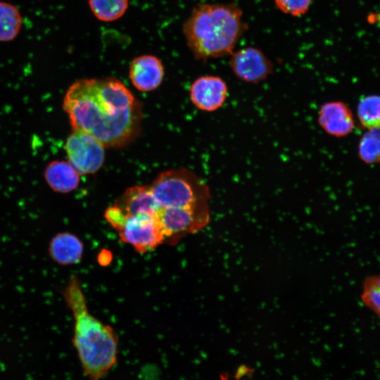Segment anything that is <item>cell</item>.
<instances>
[{
    "label": "cell",
    "instance_id": "5",
    "mask_svg": "<svg viewBox=\"0 0 380 380\" xmlns=\"http://www.w3.org/2000/svg\"><path fill=\"white\" fill-rule=\"evenodd\" d=\"M156 219L164 243L173 246L184 236L198 232L210 222V208H178L158 207Z\"/></svg>",
    "mask_w": 380,
    "mask_h": 380
},
{
    "label": "cell",
    "instance_id": "22",
    "mask_svg": "<svg viewBox=\"0 0 380 380\" xmlns=\"http://www.w3.org/2000/svg\"><path fill=\"white\" fill-rule=\"evenodd\" d=\"M367 20L372 25H380V12L371 13L367 15Z\"/></svg>",
    "mask_w": 380,
    "mask_h": 380
},
{
    "label": "cell",
    "instance_id": "8",
    "mask_svg": "<svg viewBox=\"0 0 380 380\" xmlns=\"http://www.w3.org/2000/svg\"><path fill=\"white\" fill-rule=\"evenodd\" d=\"M229 67L236 78L252 84L265 81L274 72L272 61L254 46L234 51L230 55Z\"/></svg>",
    "mask_w": 380,
    "mask_h": 380
},
{
    "label": "cell",
    "instance_id": "11",
    "mask_svg": "<svg viewBox=\"0 0 380 380\" xmlns=\"http://www.w3.org/2000/svg\"><path fill=\"white\" fill-rule=\"evenodd\" d=\"M165 70L161 61L153 55L134 58L129 66V75L135 88L141 91L157 89L163 82Z\"/></svg>",
    "mask_w": 380,
    "mask_h": 380
},
{
    "label": "cell",
    "instance_id": "7",
    "mask_svg": "<svg viewBox=\"0 0 380 380\" xmlns=\"http://www.w3.org/2000/svg\"><path fill=\"white\" fill-rule=\"evenodd\" d=\"M126 216L123 226L117 232L121 241L131 245L140 253L153 251L164 243V237L156 216Z\"/></svg>",
    "mask_w": 380,
    "mask_h": 380
},
{
    "label": "cell",
    "instance_id": "18",
    "mask_svg": "<svg viewBox=\"0 0 380 380\" xmlns=\"http://www.w3.org/2000/svg\"><path fill=\"white\" fill-rule=\"evenodd\" d=\"M360 159L367 164L380 163V129H368L358 145Z\"/></svg>",
    "mask_w": 380,
    "mask_h": 380
},
{
    "label": "cell",
    "instance_id": "16",
    "mask_svg": "<svg viewBox=\"0 0 380 380\" xmlns=\"http://www.w3.org/2000/svg\"><path fill=\"white\" fill-rule=\"evenodd\" d=\"M88 4L98 20L112 22L125 13L129 6V0H88Z\"/></svg>",
    "mask_w": 380,
    "mask_h": 380
},
{
    "label": "cell",
    "instance_id": "19",
    "mask_svg": "<svg viewBox=\"0 0 380 380\" xmlns=\"http://www.w3.org/2000/svg\"><path fill=\"white\" fill-rule=\"evenodd\" d=\"M361 300L366 307L380 318V274L365 278L362 284Z\"/></svg>",
    "mask_w": 380,
    "mask_h": 380
},
{
    "label": "cell",
    "instance_id": "21",
    "mask_svg": "<svg viewBox=\"0 0 380 380\" xmlns=\"http://www.w3.org/2000/svg\"><path fill=\"white\" fill-rule=\"evenodd\" d=\"M111 253L108 251L103 250L99 256V263L102 265H106L111 261Z\"/></svg>",
    "mask_w": 380,
    "mask_h": 380
},
{
    "label": "cell",
    "instance_id": "17",
    "mask_svg": "<svg viewBox=\"0 0 380 380\" xmlns=\"http://www.w3.org/2000/svg\"><path fill=\"white\" fill-rule=\"evenodd\" d=\"M357 115L365 128L380 129V96L368 95L361 99L357 105Z\"/></svg>",
    "mask_w": 380,
    "mask_h": 380
},
{
    "label": "cell",
    "instance_id": "12",
    "mask_svg": "<svg viewBox=\"0 0 380 380\" xmlns=\"http://www.w3.org/2000/svg\"><path fill=\"white\" fill-rule=\"evenodd\" d=\"M115 204L127 216H156L158 205L149 185H135L127 189Z\"/></svg>",
    "mask_w": 380,
    "mask_h": 380
},
{
    "label": "cell",
    "instance_id": "14",
    "mask_svg": "<svg viewBox=\"0 0 380 380\" xmlns=\"http://www.w3.org/2000/svg\"><path fill=\"white\" fill-rule=\"evenodd\" d=\"M44 178L51 189L66 194L75 190L80 184V175L72 166L64 160L49 163L44 170Z\"/></svg>",
    "mask_w": 380,
    "mask_h": 380
},
{
    "label": "cell",
    "instance_id": "9",
    "mask_svg": "<svg viewBox=\"0 0 380 380\" xmlns=\"http://www.w3.org/2000/svg\"><path fill=\"white\" fill-rule=\"evenodd\" d=\"M229 87L226 81L217 75H203L191 84L189 96L192 104L204 112H214L226 103Z\"/></svg>",
    "mask_w": 380,
    "mask_h": 380
},
{
    "label": "cell",
    "instance_id": "6",
    "mask_svg": "<svg viewBox=\"0 0 380 380\" xmlns=\"http://www.w3.org/2000/svg\"><path fill=\"white\" fill-rule=\"evenodd\" d=\"M104 148L95 137L80 130H73L65 144L68 162L80 175L94 174L102 167Z\"/></svg>",
    "mask_w": 380,
    "mask_h": 380
},
{
    "label": "cell",
    "instance_id": "10",
    "mask_svg": "<svg viewBox=\"0 0 380 380\" xmlns=\"http://www.w3.org/2000/svg\"><path fill=\"white\" fill-rule=\"evenodd\" d=\"M317 123L326 134L337 138L348 135L355 124L351 109L341 101L322 103L318 110Z\"/></svg>",
    "mask_w": 380,
    "mask_h": 380
},
{
    "label": "cell",
    "instance_id": "13",
    "mask_svg": "<svg viewBox=\"0 0 380 380\" xmlns=\"http://www.w3.org/2000/svg\"><path fill=\"white\" fill-rule=\"evenodd\" d=\"M49 253L58 265L77 264L82 258L84 244L76 235L67 232H60L51 239Z\"/></svg>",
    "mask_w": 380,
    "mask_h": 380
},
{
    "label": "cell",
    "instance_id": "15",
    "mask_svg": "<svg viewBox=\"0 0 380 380\" xmlns=\"http://www.w3.org/2000/svg\"><path fill=\"white\" fill-rule=\"evenodd\" d=\"M23 18L18 8L13 4L0 1V42H8L20 33Z\"/></svg>",
    "mask_w": 380,
    "mask_h": 380
},
{
    "label": "cell",
    "instance_id": "2",
    "mask_svg": "<svg viewBox=\"0 0 380 380\" xmlns=\"http://www.w3.org/2000/svg\"><path fill=\"white\" fill-rule=\"evenodd\" d=\"M74 319L72 343L84 374L99 380L115 366L118 337L113 328L89 312L81 283L72 276L63 292Z\"/></svg>",
    "mask_w": 380,
    "mask_h": 380
},
{
    "label": "cell",
    "instance_id": "3",
    "mask_svg": "<svg viewBox=\"0 0 380 380\" xmlns=\"http://www.w3.org/2000/svg\"><path fill=\"white\" fill-rule=\"evenodd\" d=\"M246 29L241 8L233 3L198 4L182 26L187 46L201 61L230 56Z\"/></svg>",
    "mask_w": 380,
    "mask_h": 380
},
{
    "label": "cell",
    "instance_id": "20",
    "mask_svg": "<svg viewBox=\"0 0 380 380\" xmlns=\"http://www.w3.org/2000/svg\"><path fill=\"white\" fill-rule=\"evenodd\" d=\"M312 0H274L281 12L292 16H301L309 10Z\"/></svg>",
    "mask_w": 380,
    "mask_h": 380
},
{
    "label": "cell",
    "instance_id": "1",
    "mask_svg": "<svg viewBox=\"0 0 380 380\" xmlns=\"http://www.w3.org/2000/svg\"><path fill=\"white\" fill-rule=\"evenodd\" d=\"M73 130L87 132L107 148H121L141 130V102L119 80L87 78L74 82L63 101Z\"/></svg>",
    "mask_w": 380,
    "mask_h": 380
},
{
    "label": "cell",
    "instance_id": "4",
    "mask_svg": "<svg viewBox=\"0 0 380 380\" xmlns=\"http://www.w3.org/2000/svg\"><path fill=\"white\" fill-rule=\"evenodd\" d=\"M149 187L160 208H210L211 196L208 185L188 169L163 171Z\"/></svg>",
    "mask_w": 380,
    "mask_h": 380
}]
</instances>
